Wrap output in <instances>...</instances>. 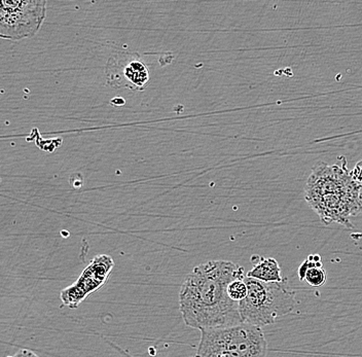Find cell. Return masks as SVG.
I'll use <instances>...</instances> for the list:
<instances>
[{"instance_id":"6da1fadb","label":"cell","mask_w":362,"mask_h":357,"mask_svg":"<svg viewBox=\"0 0 362 357\" xmlns=\"http://www.w3.org/2000/svg\"><path fill=\"white\" fill-rule=\"evenodd\" d=\"M243 267L228 261H210L194 267L180 288V310L187 327L214 329L242 323L239 303L228 297L234 280L245 278Z\"/></svg>"},{"instance_id":"7a4b0ae2","label":"cell","mask_w":362,"mask_h":357,"mask_svg":"<svg viewBox=\"0 0 362 357\" xmlns=\"http://www.w3.org/2000/svg\"><path fill=\"white\" fill-rule=\"evenodd\" d=\"M305 199L325 225L352 228L351 218L362 213V185L343 164H322L313 169L305 187Z\"/></svg>"},{"instance_id":"3957f363","label":"cell","mask_w":362,"mask_h":357,"mask_svg":"<svg viewBox=\"0 0 362 357\" xmlns=\"http://www.w3.org/2000/svg\"><path fill=\"white\" fill-rule=\"evenodd\" d=\"M286 280L262 282L247 276L244 278L248 293L239 303L242 322L262 329L293 312L298 305L296 291L287 286Z\"/></svg>"},{"instance_id":"277c9868","label":"cell","mask_w":362,"mask_h":357,"mask_svg":"<svg viewBox=\"0 0 362 357\" xmlns=\"http://www.w3.org/2000/svg\"><path fill=\"white\" fill-rule=\"evenodd\" d=\"M200 332L196 357H266L268 353L262 327L242 322Z\"/></svg>"},{"instance_id":"5b68a950","label":"cell","mask_w":362,"mask_h":357,"mask_svg":"<svg viewBox=\"0 0 362 357\" xmlns=\"http://www.w3.org/2000/svg\"><path fill=\"white\" fill-rule=\"evenodd\" d=\"M45 0H1L0 36L20 40L35 35L44 23L47 13Z\"/></svg>"},{"instance_id":"8992f818","label":"cell","mask_w":362,"mask_h":357,"mask_svg":"<svg viewBox=\"0 0 362 357\" xmlns=\"http://www.w3.org/2000/svg\"><path fill=\"white\" fill-rule=\"evenodd\" d=\"M106 81L112 88H126L132 91L146 89L151 74L146 63L137 53L117 52L108 59L105 69Z\"/></svg>"},{"instance_id":"52a82bcc","label":"cell","mask_w":362,"mask_h":357,"mask_svg":"<svg viewBox=\"0 0 362 357\" xmlns=\"http://www.w3.org/2000/svg\"><path fill=\"white\" fill-rule=\"evenodd\" d=\"M113 267L115 262L110 255L95 257L76 283L61 291L60 298L63 305L72 309L78 308L86 298L99 291L108 281Z\"/></svg>"},{"instance_id":"ba28073f","label":"cell","mask_w":362,"mask_h":357,"mask_svg":"<svg viewBox=\"0 0 362 357\" xmlns=\"http://www.w3.org/2000/svg\"><path fill=\"white\" fill-rule=\"evenodd\" d=\"M251 262L253 268L246 276L262 282H283L286 280V278H283L281 267L275 259L253 255Z\"/></svg>"},{"instance_id":"9c48e42d","label":"cell","mask_w":362,"mask_h":357,"mask_svg":"<svg viewBox=\"0 0 362 357\" xmlns=\"http://www.w3.org/2000/svg\"><path fill=\"white\" fill-rule=\"evenodd\" d=\"M298 276L300 281L305 282L312 288L325 286L327 273L323 268L322 257L319 254H310L298 268Z\"/></svg>"},{"instance_id":"30bf717a","label":"cell","mask_w":362,"mask_h":357,"mask_svg":"<svg viewBox=\"0 0 362 357\" xmlns=\"http://www.w3.org/2000/svg\"><path fill=\"white\" fill-rule=\"evenodd\" d=\"M228 297L234 302L240 303L247 297L248 288L244 279L234 280L228 288Z\"/></svg>"},{"instance_id":"8fae6325","label":"cell","mask_w":362,"mask_h":357,"mask_svg":"<svg viewBox=\"0 0 362 357\" xmlns=\"http://www.w3.org/2000/svg\"><path fill=\"white\" fill-rule=\"evenodd\" d=\"M351 173H352L353 178L357 182H359V184L362 182V161L357 163L356 166L351 171Z\"/></svg>"},{"instance_id":"7c38bea8","label":"cell","mask_w":362,"mask_h":357,"mask_svg":"<svg viewBox=\"0 0 362 357\" xmlns=\"http://www.w3.org/2000/svg\"><path fill=\"white\" fill-rule=\"evenodd\" d=\"M16 357H40L37 356V354L35 353V352L31 351V350L29 349H25V348H23V349H20L19 351L16 353Z\"/></svg>"},{"instance_id":"4fadbf2b","label":"cell","mask_w":362,"mask_h":357,"mask_svg":"<svg viewBox=\"0 0 362 357\" xmlns=\"http://www.w3.org/2000/svg\"><path fill=\"white\" fill-rule=\"evenodd\" d=\"M6 357H16V356H6Z\"/></svg>"}]
</instances>
